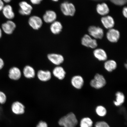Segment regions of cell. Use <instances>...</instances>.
I'll list each match as a JSON object with an SVG mask.
<instances>
[{
    "label": "cell",
    "instance_id": "cell-11",
    "mask_svg": "<svg viewBox=\"0 0 127 127\" xmlns=\"http://www.w3.org/2000/svg\"><path fill=\"white\" fill-rule=\"evenodd\" d=\"M16 25L15 22L11 20H8L2 24L1 30L6 34H12L15 31Z\"/></svg>",
    "mask_w": 127,
    "mask_h": 127
},
{
    "label": "cell",
    "instance_id": "cell-27",
    "mask_svg": "<svg viewBox=\"0 0 127 127\" xmlns=\"http://www.w3.org/2000/svg\"><path fill=\"white\" fill-rule=\"evenodd\" d=\"M7 97L5 93L4 92L0 91V104H4L7 101Z\"/></svg>",
    "mask_w": 127,
    "mask_h": 127
},
{
    "label": "cell",
    "instance_id": "cell-7",
    "mask_svg": "<svg viewBox=\"0 0 127 127\" xmlns=\"http://www.w3.org/2000/svg\"><path fill=\"white\" fill-rule=\"evenodd\" d=\"M22 72L19 68L16 66H12L8 71V76L10 80L17 81L22 77Z\"/></svg>",
    "mask_w": 127,
    "mask_h": 127
},
{
    "label": "cell",
    "instance_id": "cell-8",
    "mask_svg": "<svg viewBox=\"0 0 127 127\" xmlns=\"http://www.w3.org/2000/svg\"><path fill=\"white\" fill-rule=\"evenodd\" d=\"M19 13L21 15L28 16L31 15L33 10L32 6L25 1H21L19 3Z\"/></svg>",
    "mask_w": 127,
    "mask_h": 127
},
{
    "label": "cell",
    "instance_id": "cell-12",
    "mask_svg": "<svg viewBox=\"0 0 127 127\" xmlns=\"http://www.w3.org/2000/svg\"><path fill=\"white\" fill-rule=\"evenodd\" d=\"M36 76L38 79L41 82H46L51 79L52 74L49 70L40 69L37 71Z\"/></svg>",
    "mask_w": 127,
    "mask_h": 127
},
{
    "label": "cell",
    "instance_id": "cell-32",
    "mask_svg": "<svg viewBox=\"0 0 127 127\" xmlns=\"http://www.w3.org/2000/svg\"><path fill=\"white\" fill-rule=\"evenodd\" d=\"M4 60L0 58V70L4 68Z\"/></svg>",
    "mask_w": 127,
    "mask_h": 127
},
{
    "label": "cell",
    "instance_id": "cell-15",
    "mask_svg": "<svg viewBox=\"0 0 127 127\" xmlns=\"http://www.w3.org/2000/svg\"><path fill=\"white\" fill-rule=\"evenodd\" d=\"M57 17V14L54 11L48 10L43 15L42 20L46 23L51 24L56 21Z\"/></svg>",
    "mask_w": 127,
    "mask_h": 127
},
{
    "label": "cell",
    "instance_id": "cell-26",
    "mask_svg": "<svg viewBox=\"0 0 127 127\" xmlns=\"http://www.w3.org/2000/svg\"><path fill=\"white\" fill-rule=\"evenodd\" d=\"M95 112L100 117H104L107 114V110L104 106H98L95 109Z\"/></svg>",
    "mask_w": 127,
    "mask_h": 127
},
{
    "label": "cell",
    "instance_id": "cell-25",
    "mask_svg": "<svg viewBox=\"0 0 127 127\" xmlns=\"http://www.w3.org/2000/svg\"><path fill=\"white\" fill-rule=\"evenodd\" d=\"M93 122L89 117H85L82 119L80 121V127H92Z\"/></svg>",
    "mask_w": 127,
    "mask_h": 127
},
{
    "label": "cell",
    "instance_id": "cell-19",
    "mask_svg": "<svg viewBox=\"0 0 127 127\" xmlns=\"http://www.w3.org/2000/svg\"><path fill=\"white\" fill-rule=\"evenodd\" d=\"M101 21L104 27L108 29L113 28L115 25V21L110 16H106L101 19Z\"/></svg>",
    "mask_w": 127,
    "mask_h": 127
},
{
    "label": "cell",
    "instance_id": "cell-17",
    "mask_svg": "<svg viewBox=\"0 0 127 127\" xmlns=\"http://www.w3.org/2000/svg\"><path fill=\"white\" fill-rule=\"evenodd\" d=\"M23 73L25 78L28 79L34 78L36 75L34 68L30 65H26L24 67Z\"/></svg>",
    "mask_w": 127,
    "mask_h": 127
},
{
    "label": "cell",
    "instance_id": "cell-1",
    "mask_svg": "<svg viewBox=\"0 0 127 127\" xmlns=\"http://www.w3.org/2000/svg\"><path fill=\"white\" fill-rule=\"evenodd\" d=\"M58 123L62 127H76L78 121L75 114L70 112L60 118Z\"/></svg>",
    "mask_w": 127,
    "mask_h": 127
},
{
    "label": "cell",
    "instance_id": "cell-23",
    "mask_svg": "<svg viewBox=\"0 0 127 127\" xmlns=\"http://www.w3.org/2000/svg\"><path fill=\"white\" fill-rule=\"evenodd\" d=\"M117 63L115 60H107L104 64V67L109 72H112L116 69Z\"/></svg>",
    "mask_w": 127,
    "mask_h": 127
},
{
    "label": "cell",
    "instance_id": "cell-20",
    "mask_svg": "<svg viewBox=\"0 0 127 127\" xmlns=\"http://www.w3.org/2000/svg\"><path fill=\"white\" fill-rule=\"evenodd\" d=\"M2 11L4 17L9 20H11L15 17V13L12 6L10 5H4Z\"/></svg>",
    "mask_w": 127,
    "mask_h": 127
},
{
    "label": "cell",
    "instance_id": "cell-10",
    "mask_svg": "<svg viewBox=\"0 0 127 127\" xmlns=\"http://www.w3.org/2000/svg\"><path fill=\"white\" fill-rule=\"evenodd\" d=\"M90 35L96 39H101L104 35V32L102 28L95 26H91L88 29Z\"/></svg>",
    "mask_w": 127,
    "mask_h": 127
},
{
    "label": "cell",
    "instance_id": "cell-4",
    "mask_svg": "<svg viewBox=\"0 0 127 127\" xmlns=\"http://www.w3.org/2000/svg\"><path fill=\"white\" fill-rule=\"evenodd\" d=\"M25 106L22 102L18 101L12 102L11 106V110L13 114L16 115H21L24 114Z\"/></svg>",
    "mask_w": 127,
    "mask_h": 127
},
{
    "label": "cell",
    "instance_id": "cell-28",
    "mask_svg": "<svg viewBox=\"0 0 127 127\" xmlns=\"http://www.w3.org/2000/svg\"><path fill=\"white\" fill-rule=\"evenodd\" d=\"M95 127H110L106 122L101 121L97 122L95 125Z\"/></svg>",
    "mask_w": 127,
    "mask_h": 127
},
{
    "label": "cell",
    "instance_id": "cell-9",
    "mask_svg": "<svg viewBox=\"0 0 127 127\" xmlns=\"http://www.w3.org/2000/svg\"><path fill=\"white\" fill-rule=\"evenodd\" d=\"M81 43L84 46L92 49H95L98 46L96 40L92 38L91 36L88 34L85 35L82 38Z\"/></svg>",
    "mask_w": 127,
    "mask_h": 127
},
{
    "label": "cell",
    "instance_id": "cell-31",
    "mask_svg": "<svg viewBox=\"0 0 127 127\" xmlns=\"http://www.w3.org/2000/svg\"><path fill=\"white\" fill-rule=\"evenodd\" d=\"M33 4L38 5L43 0H30Z\"/></svg>",
    "mask_w": 127,
    "mask_h": 127
},
{
    "label": "cell",
    "instance_id": "cell-14",
    "mask_svg": "<svg viewBox=\"0 0 127 127\" xmlns=\"http://www.w3.org/2000/svg\"><path fill=\"white\" fill-rule=\"evenodd\" d=\"M71 84L74 88L77 90H80L83 87L84 84L83 77L79 75H76L72 77Z\"/></svg>",
    "mask_w": 127,
    "mask_h": 127
},
{
    "label": "cell",
    "instance_id": "cell-37",
    "mask_svg": "<svg viewBox=\"0 0 127 127\" xmlns=\"http://www.w3.org/2000/svg\"><path fill=\"white\" fill-rule=\"evenodd\" d=\"M52 1H54V2H57L58 1H59V0H51Z\"/></svg>",
    "mask_w": 127,
    "mask_h": 127
},
{
    "label": "cell",
    "instance_id": "cell-3",
    "mask_svg": "<svg viewBox=\"0 0 127 127\" xmlns=\"http://www.w3.org/2000/svg\"><path fill=\"white\" fill-rule=\"evenodd\" d=\"M60 9L63 13L65 16H74L76 12L75 6L72 3L65 1L60 5Z\"/></svg>",
    "mask_w": 127,
    "mask_h": 127
},
{
    "label": "cell",
    "instance_id": "cell-33",
    "mask_svg": "<svg viewBox=\"0 0 127 127\" xmlns=\"http://www.w3.org/2000/svg\"><path fill=\"white\" fill-rule=\"evenodd\" d=\"M123 15L125 17L127 18V8L126 7L124 8L123 11Z\"/></svg>",
    "mask_w": 127,
    "mask_h": 127
},
{
    "label": "cell",
    "instance_id": "cell-24",
    "mask_svg": "<svg viewBox=\"0 0 127 127\" xmlns=\"http://www.w3.org/2000/svg\"><path fill=\"white\" fill-rule=\"evenodd\" d=\"M116 99L113 103L117 107L121 106L123 104L125 101V96L124 94L122 92L118 91L115 94Z\"/></svg>",
    "mask_w": 127,
    "mask_h": 127
},
{
    "label": "cell",
    "instance_id": "cell-22",
    "mask_svg": "<svg viewBox=\"0 0 127 127\" xmlns=\"http://www.w3.org/2000/svg\"><path fill=\"white\" fill-rule=\"evenodd\" d=\"M96 11L99 15L105 16L109 13V8L107 5L105 3L97 4L96 7Z\"/></svg>",
    "mask_w": 127,
    "mask_h": 127
},
{
    "label": "cell",
    "instance_id": "cell-2",
    "mask_svg": "<svg viewBox=\"0 0 127 127\" xmlns=\"http://www.w3.org/2000/svg\"><path fill=\"white\" fill-rule=\"evenodd\" d=\"M107 82L104 76L99 74H96L94 78L92 79L90 82L91 87L96 89H100L104 87Z\"/></svg>",
    "mask_w": 127,
    "mask_h": 127
},
{
    "label": "cell",
    "instance_id": "cell-6",
    "mask_svg": "<svg viewBox=\"0 0 127 127\" xmlns=\"http://www.w3.org/2000/svg\"><path fill=\"white\" fill-rule=\"evenodd\" d=\"M28 24L31 27L35 30H38L42 26L43 21L41 17L37 16H32L28 20Z\"/></svg>",
    "mask_w": 127,
    "mask_h": 127
},
{
    "label": "cell",
    "instance_id": "cell-29",
    "mask_svg": "<svg viewBox=\"0 0 127 127\" xmlns=\"http://www.w3.org/2000/svg\"><path fill=\"white\" fill-rule=\"evenodd\" d=\"M111 1L116 5H122L127 2V0H111Z\"/></svg>",
    "mask_w": 127,
    "mask_h": 127
},
{
    "label": "cell",
    "instance_id": "cell-13",
    "mask_svg": "<svg viewBox=\"0 0 127 127\" xmlns=\"http://www.w3.org/2000/svg\"><path fill=\"white\" fill-rule=\"evenodd\" d=\"M107 37L109 42L116 43L118 42L120 37V33L118 30L112 28L109 29L107 34Z\"/></svg>",
    "mask_w": 127,
    "mask_h": 127
},
{
    "label": "cell",
    "instance_id": "cell-21",
    "mask_svg": "<svg viewBox=\"0 0 127 127\" xmlns=\"http://www.w3.org/2000/svg\"><path fill=\"white\" fill-rule=\"evenodd\" d=\"M63 29L62 23L56 20L51 24L50 27L51 32L52 34L55 35L59 34L62 31Z\"/></svg>",
    "mask_w": 127,
    "mask_h": 127
},
{
    "label": "cell",
    "instance_id": "cell-34",
    "mask_svg": "<svg viewBox=\"0 0 127 127\" xmlns=\"http://www.w3.org/2000/svg\"><path fill=\"white\" fill-rule=\"evenodd\" d=\"M4 6V2L2 0H0V11L2 10Z\"/></svg>",
    "mask_w": 127,
    "mask_h": 127
},
{
    "label": "cell",
    "instance_id": "cell-5",
    "mask_svg": "<svg viewBox=\"0 0 127 127\" xmlns=\"http://www.w3.org/2000/svg\"><path fill=\"white\" fill-rule=\"evenodd\" d=\"M47 58L52 64L56 66H60L64 61V59L63 55L56 53H51L47 55Z\"/></svg>",
    "mask_w": 127,
    "mask_h": 127
},
{
    "label": "cell",
    "instance_id": "cell-16",
    "mask_svg": "<svg viewBox=\"0 0 127 127\" xmlns=\"http://www.w3.org/2000/svg\"><path fill=\"white\" fill-rule=\"evenodd\" d=\"M52 74L59 80H63L65 77L66 72L62 66H58L54 68L52 70Z\"/></svg>",
    "mask_w": 127,
    "mask_h": 127
},
{
    "label": "cell",
    "instance_id": "cell-35",
    "mask_svg": "<svg viewBox=\"0 0 127 127\" xmlns=\"http://www.w3.org/2000/svg\"><path fill=\"white\" fill-rule=\"evenodd\" d=\"M12 0H2V1L6 3H9Z\"/></svg>",
    "mask_w": 127,
    "mask_h": 127
},
{
    "label": "cell",
    "instance_id": "cell-30",
    "mask_svg": "<svg viewBox=\"0 0 127 127\" xmlns=\"http://www.w3.org/2000/svg\"><path fill=\"white\" fill-rule=\"evenodd\" d=\"M36 127H48L47 123L45 121H40L36 125Z\"/></svg>",
    "mask_w": 127,
    "mask_h": 127
},
{
    "label": "cell",
    "instance_id": "cell-18",
    "mask_svg": "<svg viewBox=\"0 0 127 127\" xmlns=\"http://www.w3.org/2000/svg\"><path fill=\"white\" fill-rule=\"evenodd\" d=\"M93 55L95 58L100 61H105L108 56L105 51L101 48L95 49L93 51Z\"/></svg>",
    "mask_w": 127,
    "mask_h": 127
},
{
    "label": "cell",
    "instance_id": "cell-36",
    "mask_svg": "<svg viewBox=\"0 0 127 127\" xmlns=\"http://www.w3.org/2000/svg\"><path fill=\"white\" fill-rule=\"evenodd\" d=\"M2 36V30L0 28V38Z\"/></svg>",
    "mask_w": 127,
    "mask_h": 127
}]
</instances>
